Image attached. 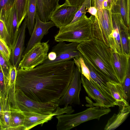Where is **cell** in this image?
<instances>
[{
    "label": "cell",
    "mask_w": 130,
    "mask_h": 130,
    "mask_svg": "<svg viewBox=\"0 0 130 130\" xmlns=\"http://www.w3.org/2000/svg\"><path fill=\"white\" fill-rule=\"evenodd\" d=\"M75 63L71 60L40 64L29 69H17L16 88L41 102L57 101L65 93L74 74Z\"/></svg>",
    "instance_id": "obj_1"
},
{
    "label": "cell",
    "mask_w": 130,
    "mask_h": 130,
    "mask_svg": "<svg viewBox=\"0 0 130 130\" xmlns=\"http://www.w3.org/2000/svg\"><path fill=\"white\" fill-rule=\"evenodd\" d=\"M77 48L83 58L107 82L120 83L112 64V51L103 41L93 37L79 43Z\"/></svg>",
    "instance_id": "obj_2"
},
{
    "label": "cell",
    "mask_w": 130,
    "mask_h": 130,
    "mask_svg": "<svg viewBox=\"0 0 130 130\" xmlns=\"http://www.w3.org/2000/svg\"><path fill=\"white\" fill-rule=\"evenodd\" d=\"M91 15L88 17L85 15L74 23L59 28L54 36L57 42L68 41L79 43L90 40L93 38Z\"/></svg>",
    "instance_id": "obj_3"
},
{
    "label": "cell",
    "mask_w": 130,
    "mask_h": 130,
    "mask_svg": "<svg viewBox=\"0 0 130 130\" xmlns=\"http://www.w3.org/2000/svg\"><path fill=\"white\" fill-rule=\"evenodd\" d=\"M111 111L109 108L90 106L84 111L76 113L57 115V129L70 130L88 121L94 119L99 120L102 116L108 114Z\"/></svg>",
    "instance_id": "obj_4"
},
{
    "label": "cell",
    "mask_w": 130,
    "mask_h": 130,
    "mask_svg": "<svg viewBox=\"0 0 130 130\" xmlns=\"http://www.w3.org/2000/svg\"><path fill=\"white\" fill-rule=\"evenodd\" d=\"M111 17L113 31L109 40V48L112 52L130 55V29L119 12H111Z\"/></svg>",
    "instance_id": "obj_5"
},
{
    "label": "cell",
    "mask_w": 130,
    "mask_h": 130,
    "mask_svg": "<svg viewBox=\"0 0 130 130\" xmlns=\"http://www.w3.org/2000/svg\"><path fill=\"white\" fill-rule=\"evenodd\" d=\"M15 95L18 108L22 111L50 115L53 113L59 106L58 101L41 102L33 100L26 96L19 89H15Z\"/></svg>",
    "instance_id": "obj_6"
},
{
    "label": "cell",
    "mask_w": 130,
    "mask_h": 130,
    "mask_svg": "<svg viewBox=\"0 0 130 130\" xmlns=\"http://www.w3.org/2000/svg\"><path fill=\"white\" fill-rule=\"evenodd\" d=\"M49 40L38 43L22 56L19 68L29 69L42 64L47 58Z\"/></svg>",
    "instance_id": "obj_7"
},
{
    "label": "cell",
    "mask_w": 130,
    "mask_h": 130,
    "mask_svg": "<svg viewBox=\"0 0 130 130\" xmlns=\"http://www.w3.org/2000/svg\"><path fill=\"white\" fill-rule=\"evenodd\" d=\"M81 74L75 66L73 75L65 93L58 100L59 106L80 104L79 94L81 90Z\"/></svg>",
    "instance_id": "obj_8"
},
{
    "label": "cell",
    "mask_w": 130,
    "mask_h": 130,
    "mask_svg": "<svg viewBox=\"0 0 130 130\" xmlns=\"http://www.w3.org/2000/svg\"><path fill=\"white\" fill-rule=\"evenodd\" d=\"M79 44L76 42H71L67 44L63 41L58 42L52 49V51L55 52L56 54V59L51 61L47 59L41 64L54 63L71 60L81 56V54L77 48Z\"/></svg>",
    "instance_id": "obj_9"
},
{
    "label": "cell",
    "mask_w": 130,
    "mask_h": 130,
    "mask_svg": "<svg viewBox=\"0 0 130 130\" xmlns=\"http://www.w3.org/2000/svg\"><path fill=\"white\" fill-rule=\"evenodd\" d=\"M0 19L4 22L10 36L11 47L13 49L18 36L19 28L18 27V20L15 5L2 9L0 14Z\"/></svg>",
    "instance_id": "obj_10"
},
{
    "label": "cell",
    "mask_w": 130,
    "mask_h": 130,
    "mask_svg": "<svg viewBox=\"0 0 130 130\" xmlns=\"http://www.w3.org/2000/svg\"><path fill=\"white\" fill-rule=\"evenodd\" d=\"M81 78L82 84L88 96L95 102L93 104V106H99L105 108L115 107L112 101L82 74Z\"/></svg>",
    "instance_id": "obj_11"
},
{
    "label": "cell",
    "mask_w": 130,
    "mask_h": 130,
    "mask_svg": "<svg viewBox=\"0 0 130 130\" xmlns=\"http://www.w3.org/2000/svg\"><path fill=\"white\" fill-rule=\"evenodd\" d=\"M81 6L69 5L65 3L59 5L51 15L50 20L58 28L69 24Z\"/></svg>",
    "instance_id": "obj_12"
},
{
    "label": "cell",
    "mask_w": 130,
    "mask_h": 130,
    "mask_svg": "<svg viewBox=\"0 0 130 130\" xmlns=\"http://www.w3.org/2000/svg\"><path fill=\"white\" fill-rule=\"evenodd\" d=\"M35 19L36 23L33 31L23 55L27 52L35 44L40 42L44 36L48 33L49 29L55 26L51 21L47 22L41 21L37 12Z\"/></svg>",
    "instance_id": "obj_13"
},
{
    "label": "cell",
    "mask_w": 130,
    "mask_h": 130,
    "mask_svg": "<svg viewBox=\"0 0 130 130\" xmlns=\"http://www.w3.org/2000/svg\"><path fill=\"white\" fill-rule=\"evenodd\" d=\"M26 27V19L24 20L19 28V34L16 42L12 50L9 61L11 65L15 66L17 69L21 60L24 52Z\"/></svg>",
    "instance_id": "obj_14"
},
{
    "label": "cell",
    "mask_w": 130,
    "mask_h": 130,
    "mask_svg": "<svg viewBox=\"0 0 130 130\" xmlns=\"http://www.w3.org/2000/svg\"><path fill=\"white\" fill-rule=\"evenodd\" d=\"M130 55L112 51L111 59L116 76L122 84L125 78L130 65Z\"/></svg>",
    "instance_id": "obj_15"
},
{
    "label": "cell",
    "mask_w": 130,
    "mask_h": 130,
    "mask_svg": "<svg viewBox=\"0 0 130 130\" xmlns=\"http://www.w3.org/2000/svg\"><path fill=\"white\" fill-rule=\"evenodd\" d=\"M59 0H36V12L40 20L47 22L50 21L52 13L59 5Z\"/></svg>",
    "instance_id": "obj_16"
},
{
    "label": "cell",
    "mask_w": 130,
    "mask_h": 130,
    "mask_svg": "<svg viewBox=\"0 0 130 130\" xmlns=\"http://www.w3.org/2000/svg\"><path fill=\"white\" fill-rule=\"evenodd\" d=\"M24 116L23 125L25 130H28L37 125H43L51 120L56 116L54 112L50 115H44L33 112L22 111Z\"/></svg>",
    "instance_id": "obj_17"
},
{
    "label": "cell",
    "mask_w": 130,
    "mask_h": 130,
    "mask_svg": "<svg viewBox=\"0 0 130 130\" xmlns=\"http://www.w3.org/2000/svg\"><path fill=\"white\" fill-rule=\"evenodd\" d=\"M107 88L115 101V106H118L120 109L129 105L127 98L122 86L120 83H107Z\"/></svg>",
    "instance_id": "obj_18"
},
{
    "label": "cell",
    "mask_w": 130,
    "mask_h": 130,
    "mask_svg": "<svg viewBox=\"0 0 130 130\" xmlns=\"http://www.w3.org/2000/svg\"><path fill=\"white\" fill-rule=\"evenodd\" d=\"M83 59L90 71V81L105 96L112 101L114 104L115 101L107 88V83L108 82L98 73L87 61Z\"/></svg>",
    "instance_id": "obj_19"
},
{
    "label": "cell",
    "mask_w": 130,
    "mask_h": 130,
    "mask_svg": "<svg viewBox=\"0 0 130 130\" xmlns=\"http://www.w3.org/2000/svg\"><path fill=\"white\" fill-rule=\"evenodd\" d=\"M17 69L11 65L9 76L6 83V94L12 107L19 109L17 105L15 95V80Z\"/></svg>",
    "instance_id": "obj_20"
},
{
    "label": "cell",
    "mask_w": 130,
    "mask_h": 130,
    "mask_svg": "<svg viewBox=\"0 0 130 130\" xmlns=\"http://www.w3.org/2000/svg\"><path fill=\"white\" fill-rule=\"evenodd\" d=\"M130 112L129 105L120 109L117 114H114L108 120L104 129L113 130L116 128L125 121Z\"/></svg>",
    "instance_id": "obj_21"
},
{
    "label": "cell",
    "mask_w": 130,
    "mask_h": 130,
    "mask_svg": "<svg viewBox=\"0 0 130 130\" xmlns=\"http://www.w3.org/2000/svg\"><path fill=\"white\" fill-rule=\"evenodd\" d=\"M36 12V0H27V9L25 17L26 19V27L31 36L33 31Z\"/></svg>",
    "instance_id": "obj_22"
},
{
    "label": "cell",
    "mask_w": 130,
    "mask_h": 130,
    "mask_svg": "<svg viewBox=\"0 0 130 130\" xmlns=\"http://www.w3.org/2000/svg\"><path fill=\"white\" fill-rule=\"evenodd\" d=\"M12 123L9 130H25L23 125L24 116L22 111L10 107Z\"/></svg>",
    "instance_id": "obj_23"
},
{
    "label": "cell",
    "mask_w": 130,
    "mask_h": 130,
    "mask_svg": "<svg viewBox=\"0 0 130 130\" xmlns=\"http://www.w3.org/2000/svg\"><path fill=\"white\" fill-rule=\"evenodd\" d=\"M2 100L3 106L4 130H9L12 123L10 103L8 96L5 98H2Z\"/></svg>",
    "instance_id": "obj_24"
},
{
    "label": "cell",
    "mask_w": 130,
    "mask_h": 130,
    "mask_svg": "<svg viewBox=\"0 0 130 130\" xmlns=\"http://www.w3.org/2000/svg\"><path fill=\"white\" fill-rule=\"evenodd\" d=\"M19 28L26 15L27 0H14Z\"/></svg>",
    "instance_id": "obj_25"
},
{
    "label": "cell",
    "mask_w": 130,
    "mask_h": 130,
    "mask_svg": "<svg viewBox=\"0 0 130 130\" xmlns=\"http://www.w3.org/2000/svg\"><path fill=\"white\" fill-rule=\"evenodd\" d=\"M113 12H119L125 25L130 29V17L128 15L125 0H117Z\"/></svg>",
    "instance_id": "obj_26"
},
{
    "label": "cell",
    "mask_w": 130,
    "mask_h": 130,
    "mask_svg": "<svg viewBox=\"0 0 130 130\" xmlns=\"http://www.w3.org/2000/svg\"><path fill=\"white\" fill-rule=\"evenodd\" d=\"M91 6V0H85L79 9L76 13L73 20L70 23L77 21L82 17L85 15L87 10Z\"/></svg>",
    "instance_id": "obj_27"
},
{
    "label": "cell",
    "mask_w": 130,
    "mask_h": 130,
    "mask_svg": "<svg viewBox=\"0 0 130 130\" xmlns=\"http://www.w3.org/2000/svg\"><path fill=\"white\" fill-rule=\"evenodd\" d=\"M0 65L4 74L7 83L9 76L11 64L10 61L7 60L0 52Z\"/></svg>",
    "instance_id": "obj_28"
},
{
    "label": "cell",
    "mask_w": 130,
    "mask_h": 130,
    "mask_svg": "<svg viewBox=\"0 0 130 130\" xmlns=\"http://www.w3.org/2000/svg\"><path fill=\"white\" fill-rule=\"evenodd\" d=\"M128 103L130 98V65L129 66L125 78L121 84Z\"/></svg>",
    "instance_id": "obj_29"
},
{
    "label": "cell",
    "mask_w": 130,
    "mask_h": 130,
    "mask_svg": "<svg viewBox=\"0 0 130 130\" xmlns=\"http://www.w3.org/2000/svg\"><path fill=\"white\" fill-rule=\"evenodd\" d=\"M104 0H91V6L95 7L97 10L98 19H96L98 22H100L102 20Z\"/></svg>",
    "instance_id": "obj_30"
},
{
    "label": "cell",
    "mask_w": 130,
    "mask_h": 130,
    "mask_svg": "<svg viewBox=\"0 0 130 130\" xmlns=\"http://www.w3.org/2000/svg\"><path fill=\"white\" fill-rule=\"evenodd\" d=\"M0 38L3 39L10 48L11 44L10 36L4 22L0 19Z\"/></svg>",
    "instance_id": "obj_31"
},
{
    "label": "cell",
    "mask_w": 130,
    "mask_h": 130,
    "mask_svg": "<svg viewBox=\"0 0 130 130\" xmlns=\"http://www.w3.org/2000/svg\"><path fill=\"white\" fill-rule=\"evenodd\" d=\"M12 50L5 41L0 38V52L9 61Z\"/></svg>",
    "instance_id": "obj_32"
},
{
    "label": "cell",
    "mask_w": 130,
    "mask_h": 130,
    "mask_svg": "<svg viewBox=\"0 0 130 130\" xmlns=\"http://www.w3.org/2000/svg\"><path fill=\"white\" fill-rule=\"evenodd\" d=\"M0 92L2 98H5L7 96L6 94V83L4 74L0 65Z\"/></svg>",
    "instance_id": "obj_33"
},
{
    "label": "cell",
    "mask_w": 130,
    "mask_h": 130,
    "mask_svg": "<svg viewBox=\"0 0 130 130\" xmlns=\"http://www.w3.org/2000/svg\"><path fill=\"white\" fill-rule=\"evenodd\" d=\"M74 111V110L71 106H68L64 107L63 108H60L58 106L54 112L57 116L61 115L64 113H66L67 114H71Z\"/></svg>",
    "instance_id": "obj_34"
},
{
    "label": "cell",
    "mask_w": 130,
    "mask_h": 130,
    "mask_svg": "<svg viewBox=\"0 0 130 130\" xmlns=\"http://www.w3.org/2000/svg\"><path fill=\"white\" fill-rule=\"evenodd\" d=\"M14 2V0H0V14L2 9L11 7Z\"/></svg>",
    "instance_id": "obj_35"
},
{
    "label": "cell",
    "mask_w": 130,
    "mask_h": 130,
    "mask_svg": "<svg viewBox=\"0 0 130 130\" xmlns=\"http://www.w3.org/2000/svg\"><path fill=\"white\" fill-rule=\"evenodd\" d=\"M0 128L1 129L4 130L3 106L1 96L0 92Z\"/></svg>",
    "instance_id": "obj_36"
},
{
    "label": "cell",
    "mask_w": 130,
    "mask_h": 130,
    "mask_svg": "<svg viewBox=\"0 0 130 130\" xmlns=\"http://www.w3.org/2000/svg\"><path fill=\"white\" fill-rule=\"evenodd\" d=\"M85 0H65V3L72 6H81Z\"/></svg>",
    "instance_id": "obj_37"
},
{
    "label": "cell",
    "mask_w": 130,
    "mask_h": 130,
    "mask_svg": "<svg viewBox=\"0 0 130 130\" xmlns=\"http://www.w3.org/2000/svg\"><path fill=\"white\" fill-rule=\"evenodd\" d=\"M86 12H88L95 17H98L97 15V10L96 7L94 6H91L87 10Z\"/></svg>",
    "instance_id": "obj_38"
},
{
    "label": "cell",
    "mask_w": 130,
    "mask_h": 130,
    "mask_svg": "<svg viewBox=\"0 0 130 130\" xmlns=\"http://www.w3.org/2000/svg\"><path fill=\"white\" fill-rule=\"evenodd\" d=\"M111 10L115 8L117 0H106Z\"/></svg>",
    "instance_id": "obj_39"
},
{
    "label": "cell",
    "mask_w": 130,
    "mask_h": 130,
    "mask_svg": "<svg viewBox=\"0 0 130 130\" xmlns=\"http://www.w3.org/2000/svg\"><path fill=\"white\" fill-rule=\"evenodd\" d=\"M56 53L52 51L47 54V59L51 61H53L56 59Z\"/></svg>",
    "instance_id": "obj_40"
},
{
    "label": "cell",
    "mask_w": 130,
    "mask_h": 130,
    "mask_svg": "<svg viewBox=\"0 0 130 130\" xmlns=\"http://www.w3.org/2000/svg\"><path fill=\"white\" fill-rule=\"evenodd\" d=\"M127 7V13L129 17L130 16V0H125Z\"/></svg>",
    "instance_id": "obj_41"
},
{
    "label": "cell",
    "mask_w": 130,
    "mask_h": 130,
    "mask_svg": "<svg viewBox=\"0 0 130 130\" xmlns=\"http://www.w3.org/2000/svg\"><path fill=\"white\" fill-rule=\"evenodd\" d=\"M103 7L104 9H106L107 10H109L111 9L106 0H104V1Z\"/></svg>",
    "instance_id": "obj_42"
}]
</instances>
